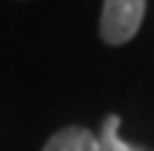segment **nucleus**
I'll use <instances>...</instances> for the list:
<instances>
[{
  "label": "nucleus",
  "instance_id": "nucleus-3",
  "mask_svg": "<svg viewBox=\"0 0 154 151\" xmlns=\"http://www.w3.org/2000/svg\"><path fill=\"white\" fill-rule=\"evenodd\" d=\"M119 127H122V119H119L116 113H108V116L103 119V127H100V132H97V146H100V151H143V149L130 146V143L122 138Z\"/></svg>",
  "mask_w": 154,
  "mask_h": 151
},
{
  "label": "nucleus",
  "instance_id": "nucleus-2",
  "mask_svg": "<svg viewBox=\"0 0 154 151\" xmlns=\"http://www.w3.org/2000/svg\"><path fill=\"white\" fill-rule=\"evenodd\" d=\"M43 151H100V146L97 135L89 132L87 127H65L46 140Z\"/></svg>",
  "mask_w": 154,
  "mask_h": 151
},
{
  "label": "nucleus",
  "instance_id": "nucleus-1",
  "mask_svg": "<svg viewBox=\"0 0 154 151\" xmlns=\"http://www.w3.org/2000/svg\"><path fill=\"white\" fill-rule=\"evenodd\" d=\"M146 0H103L100 8V38L108 46H125L143 24Z\"/></svg>",
  "mask_w": 154,
  "mask_h": 151
}]
</instances>
